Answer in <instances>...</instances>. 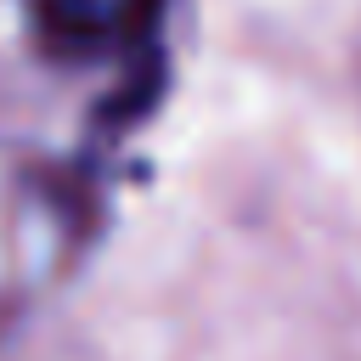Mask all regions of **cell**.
Instances as JSON below:
<instances>
[{"mask_svg":"<svg viewBox=\"0 0 361 361\" xmlns=\"http://www.w3.org/2000/svg\"><path fill=\"white\" fill-rule=\"evenodd\" d=\"M34 23L56 56H73L96 39V0H34Z\"/></svg>","mask_w":361,"mask_h":361,"instance_id":"obj_1","label":"cell"}]
</instances>
